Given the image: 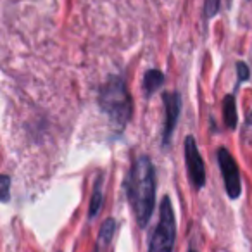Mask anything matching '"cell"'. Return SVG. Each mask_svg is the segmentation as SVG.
I'll return each instance as SVG.
<instances>
[{
	"instance_id": "cell-1",
	"label": "cell",
	"mask_w": 252,
	"mask_h": 252,
	"mask_svg": "<svg viewBox=\"0 0 252 252\" xmlns=\"http://www.w3.org/2000/svg\"><path fill=\"white\" fill-rule=\"evenodd\" d=\"M125 189L138 226L145 228L151 221L156 200V169L147 156H140L133 161Z\"/></svg>"
},
{
	"instance_id": "cell-10",
	"label": "cell",
	"mask_w": 252,
	"mask_h": 252,
	"mask_svg": "<svg viewBox=\"0 0 252 252\" xmlns=\"http://www.w3.org/2000/svg\"><path fill=\"white\" fill-rule=\"evenodd\" d=\"M114 228H116L114 220H105L104 221V224H102V228H100V235H98V240H100V244L107 245L109 242H111L112 235H114Z\"/></svg>"
},
{
	"instance_id": "cell-7",
	"label": "cell",
	"mask_w": 252,
	"mask_h": 252,
	"mask_svg": "<svg viewBox=\"0 0 252 252\" xmlns=\"http://www.w3.org/2000/svg\"><path fill=\"white\" fill-rule=\"evenodd\" d=\"M162 83H164V74H162L159 69H151L145 73L144 90L147 95H151V94H154L156 90H159V88L162 87Z\"/></svg>"
},
{
	"instance_id": "cell-4",
	"label": "cell",
	"mask_w": 252,
	"mask_h": 252,
	"mask_svg": "<svg viewBox=\"0 0 252 252\" xmlns=\"http://www.w3.org/2000/svg\"><path fill=\"white\" fill-rule=\"evenodd\" d=\"M218 164H220L221 175H223L224 190H226L230 199H238L242 192V182H240V169H238L237 161L233 156L224 147L218 149Z\"/></svg>"
},
{
	"instance_id": "cell-6",
	"label": "cell",
	"mask_w": 252,
	"mask_h": 252,
	"mask_svg": "<svg viewBox=\"0 0 252 252\" xmlns=\"http://www.w3.org/2000/svg\"><path fill=\"white\" fill-rule=\"evenodd\" d=\"M162 102H164L166 109V121H164V133H162V142L169 144L171 135L175 131V126L178 123L180 111H182V98H180L178 92H169V94L162 95Z\"/></svg>"
},
{
	"instance_id": "cell-15",
	"label": "cell",
	"mask_w": 252,
	"mask_h": 252,
	"mask_svg": "<svg viewBox=\"0 0 252 252\" xmlns=\"http://www.w3.org/2000/svg\"><path fill=\"white\" fill-rule=\"evenodd\" d=\"M189 252H197V251H193V249H192V251H189Z\"/></svg>"
},
{
	"instance_id": "cell-11",
	"label": "cell",
	"mask_w": 252,
	"mask_h": 252,
	"mask_svg": "<svg viewBox=\"0 0 252 252\" xmlns=\"http://www.w3.org/2000/svg\"><path fill=\"white\" fill-rule=\"evenodd\" d=\"M218 9H220V0H206V5H204V16L207 19H213L216 16Z\"/></svg>"
},
{
	"instance_id": "cell-2",
	"label": "cell",
	"mask_w": 252,
	"mask_h": 252,
	"mask_svg": "<svg viewBox=\"0 0 252 252\" xmlns=\"http://www.w3.org/2000/svg\"><path fill=\"white\" fill-rule=\"evenodd\" d=\"M98 102L105 114L118 128L126 126L131 118V97L123 78L111 76L100 88Z\"/></svg>"
},
{
	"instance_id": "cell-12",
	"label": "cell",
	"mask_w": 252,
	"mask_h": 252,
	"mask_svg": "<svg viewBox=\"0 0 252 252\" xmlns=\"http://www.w3.org/2000/svg\"><path fill=\"white\" fill-rule=\"evenodd\" d=\"M237 73H238V83H242V81H245V80H249V78H251L249 66L245 63H242V61H238V63H237Z\"/></svg>"
},
{
	"instance_id": "cell-14",
	"label": "cell",
	"mask_w": 252,
	"mask_h": 252,
	"mask_svg": "<svg viewBox=\"0 0 252 252\" xmlns=\"http://www.w3.org/2000/svg\"><path fill=\"white\" fill-rule=\"evenodd\" d=\"M0 185H2V192H0L2 200H4V202H7V200H9V187H11V182H9L7 175L2 176V182H0Z\"/></svg>"
},
{
	"instance_id": "cell-8",
	"label": "cell",
	"mask_w": 252,
	"mask_h": 252,
	"mask_svg": "<svg viewBox=\"0 0 252 252\" xmlns=\"http://www.w3.org/2000/svg\"><path fill=\"white\" fill-rule=\"evenodd\" d=\"M223 119L224 125L233 130L237 126V104H235L233 95H226L223 100Z\"/></svg>"
},
{
	"instance_id": "cell-3",
	"label": "cell",
	"mask_w": 252,
	"mask_h": 252,
	"mask_svg": "<svg viewBox=\"0 0 252 252\" xmlns=\"http://www.w3.org/2000/svg\"><path fill=\"white\" fill-rule=\"evenodd\" d=\"M176 235V221L173 213L171 199L164 197L161 200V209H159V221L156 224V230L152 233L149 252H173Z\"/></svg>"
},
{
	"instance_id": "cell-5",
	"label": "cell",
	"mask_w": 252,
	"mask_h": 252,
	"mask_svg": "<svg viewBox=\"0 0 252 252\" xmlns=\"http://www.w3.org/2000/svg\"><path fill=\"white\" fill-rule=\"evenodd\" d=\"M185 161L190 183L195 190H200L206 185V168H204V161L200 158L197 142L192 135H189L185 140Z\"/></svg>"
},
{
	"instance_id": "cell-13",
	"label": "cell",
	"mask_w": 252,
	"mask_h": 252,
	"mask_svg": "<svg viewBox=\"0 0 252 252\" xmlns=\"http://www.w3.org/2000/svg\"><path fill=\"white\" fill-rule=\"evenodd\" d=\"M244 140L252 144V112L249 114L247 121H245V126H244Z\"/></svg>"
},
{
	"instance_id": "cell-16",
	"label": "cell",
	"mask_w": 252,
	"mask_h": 252,
	"mask_svg": "<svg viewBox=\"0 0 252 252\" xmlns=\"http://www.w3.org/2000/svg\"><path fill=\"white\" fill-rule=\"evenodd\" d=\"M95 252H98V249H95Z\"/></svg>"
},
{
	"instance_id": "cell-9",
	"label": "cell",
	"mask_w": 252,
	"mask_h": 252,
	"mask_svg": "<svg viewBox=\"0 0 252 252\" xmlns=\"http://www.w3.org/2000/svg\"><path fill=\"white\" fill-rule=\"evenodd\" d=\"M102 200H104V195H102V175H100V176H98V180H97V183H95L94 195H92L90 211H88V218H90V220H94V218L100 213Z\"/></svg>"
}]
</instances>
